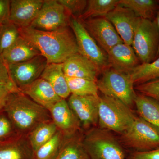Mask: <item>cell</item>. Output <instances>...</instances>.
I'll return each instance as SVG.
<instances>
[{"mask_svg": "<svg viewBox=\"0 0 159 159\" xmlns=\"http://www.w3.org/2000/svg\"><path fill=\"white\" fill-rule=\"evenodd\" d=\"M20 34L47 59L48 63H63L78 53L75 35L70 27L54 31H43L31 27L19 28Z\"/></svg>", "mask_w": 159, "mask_h": 159, "instance_id": "cell-1", "label": "cell"}, {"mask_svg": "<svg viewBox=\"0 0 159 159\" xmlns=\"http://www.w3.org/2000/svg\"><path fill=\"white\" fill-rule=\"evenodd\" d=\"M4 111L16 132L22 134L28 135L40 124L52 120L48 110L20 92L10 94Z\"/></svg>", "mask_w": 159, "mask_h": 159, "instance_id": "cell-2", "label": "cell"}, {"mask_svg": "<svg viewBox=\"0 0 159 159\" xmlns=\"http://www.w3.org/2000/svg\"><path fill=\"white\" fill-rule=\"evenodd\" d=\"M136 117L130 107L119 99L104 95L99 97V128L121 134L129 128Z\"/></svg>", "mask_w": 159, "mask_h": 159, "instance_id": "cell-3", "label": "cell"}, {"mask_svg": "<svg viewBox=\"0 0 159 159\" xmlns=\"http://www.w3.org/2000/svg\"><path fill=\"white\" fill-rule=\"evenodd\" d=\"M82 142L89 159H125L122 144L108 130L93 127L82 137Z\"/></svg>", "mask_w": 159, "mask_h": 159, "instance_id": "cell-4", "label": "cell"}, {"mask_svg": "<svg viewBox=\"0 0 159 159\" xmlns=\"http://www.w3.org/2000/svg\"><path fill=\"white\" fill-rule=\"evenodd\" d=\"M97 80L98 90L104 96L112 97L129 107L134 104L137 93L130 74L109 68Z\"/></svg>", "mask_w": 159, "mask_h": 159, "instance_id": "cell-5", "label": "cell"}, {"mask_svg": "<svg viewBox=\"0 0 159 159\" xmlns=\"http://www.w3.org/2000/svg\"><path fill=\"white\" fill-rule=\"evenodd\" d=\"M131 46L142 63H148L156 59L159 48V29L155 20L139 17Z\"/></svg>", "mask_w": 159, "mask_h": 159, "instance_id": "cell-6", "label": "cell"}, {"mask_svg": "<svg viewBox=\"0 0 159 159\" xmlns=\"http://www.w3.org/2000/svg\"><path fill=\"white\" fill-rule=\"evenodd\" d=\"M121 135L122 143L134 152L150 151L159 148V128L141 117H136L129 128Z\"/></svg>", "mask_w": 159, "mask_h": 159, "instance_id": "cell-7", "label": "cell"}, {"mask_svg": "<svg viewBox=\"0 0 159 159\" xmlns=\"http://www.w3.org/2000/svg\"><path fill=\"white\" fill-rule=\"evenodd\" d=\"M70 27L75 35L78 53L93 63L101 73L110 68L107 54L92 37L81 21L71 17Z\"/></svg>", "mask_w": 159, "mask_h": 159, "instance_id": "cell-8", "label": "cell"}, {"mask_svg": "<svg viewBox=\"0 0 159 159\" xmlns=\"http://www.w3.org/2000/svg\"><path fill=\"white\" fill-rule=\"evenodd\" d=\"M71 16L58 0H44L37 16L30 27L43 31L69 27Z\"/></svg>", "mask_w": 159, "mask_h": 159, "instance_id": "cell-9", "label": "cell"}, {"mask_svg": "<svg viewBox=\"0 0 159 159\" xmlns=\"http://www.w3.org/2000/svg\"><path fill=\"white\" fill-rule=\"evenodd\" d=\"M80 21L92 37L106 53H107L115 46L123 43L112 24L106 17L93 18Z\"/></svg>", "mask_w": 159, "mask_h": 159, "instance_id": "cell-10", "label": "cell"}, {"mask_svg": "<svg viewBox=\"0 0 159 159\" xmlns=\"http://www.w3.org/2000/svg\"><path fill=\"white\" fill-rule=\"evenodd\" d=\"M41 54L22 63L8 65L11 79L20 91L40 77L48 64Z\"/></svg>", "mask_w": 159, "mask_h": 159, "instance_id": "cell-11", "label": "cell"}, {"mask_svg": "<svg viewBox=\"0 0 159 159\" xmlns=\"http://www.w3.org/2000/svg\"><path fill=\"white\" fill-rule=\"evenodd\" d=\"M99 96H80L71 94L67 102L81 126L89 128L98 123Z\"/></svg>", "mask_w": 159, "mask_h": 159, "instance_id": "cell-12", "label": "cell"}, {"mask_svg": "<svg viewBox=\"0 0 159 159\" xmlns=\"http://www.w3.org/2000/svg\"><path fill=\"white\" fill-rule=\"evenodd\" d=\"M51 119L65 137L79 133L81 125L66 99H61L48 110Z\"/></svg>", "mask_w": 159, "mask_h": 159, "instance_id": "cell-13", "label": "cell"}, {"mask_svg": "<svg viewBox=\"0 0 159 159\" xmlns=\"http://www.w3.org/2000/svg\"><path fill=\"white\" fill-rule=\"evenodd\" d=\"M105 17L112 24L123 42L131 46L139 19L133 11L118 4Z\"/></svg>", "mask_w": 159, "mask_h": 159, "instance_id": "cell-14", "label": "cell"}, {"mask_svg": "<svg viewBox=\"0 0 159 159\" xmlns=\"http://www.w3.org/2000/svg\"><path fill=\"white\" fill-rule=\"evenodd\" d=\"M43 2L44 0H11L9 21L19 28L30 27Z\"/></svg>", "mask_w": 159, "mask_h": 159, "instance_id": "cell-15", "label": "cell"}, {"mask_svg": "<svg viewBox=\"0 0 159 159\" xmlns=\"http://www.w3.org/2000/svg\"><path fill=\"white\" fill-rule=\"evenodd\" d=\"M110 67L130 74L142 63L131 46L122 43L115 46L107 53Z\"/></svg>", "mask_w": 159, "mask_h": 159, "instance_id": "cell-16", "label": "cell"}, {"mask_svg": "<svg viewBox=\"0 0 159 159\" xmlns=\"http://www.w3.org/2000/svg\"><path fill=\"white\" fill-rule=\"evenodd\" d=\"M20 92L48 110L62 99L48 81L40 77L21 89Z\"/></svg>", "mask_w": 159, "mask_h": 159, "instance_id": "cell-17", "label": "cell"}, {"mask_svg": "<svg viewBox=\"0 0 159 159\" xmlns=\"http://www.w3.org/2000/svg\"><path fill=\"white\" fill-rule=\"evenodd\" d=\"M66 77L84 78L97 81L101 72L95 64L79 53L69 57L63 63Z\"/></svg>", "mask_w": 159, "mask_h": 159, "instance_id": "cell-18", "label": "cell"}, {"mask_svg": "<svg viewBox=\"0 0 159 159\" xmlns=\"http://www.w3.org/2000/svg\"><path fill=\"white\" fill-rule=\"evenodd\" d=\"M33 153L27 135L17 134L0 143V159H32Z\"/></svg>", "mask_w": 159, "mask_h": 159, "instance_id": "cell-19", "label": "cell"}, {"mask_svg": "<svg viewBox=\"0 0 159 159\" xmlns=\"http://www.w3.org/2000/svg\"><path fill=\"white\" fill-rule=\"evenodd\" d=\"M40 54L27 40L20 35L1 57L8 65L25 62Z\"/></svg>", "mask_w": 159, "mask_h": 159, "instance_id": "cell-20", "label": "cell"}, {"mask_svg": "<svg viewBox=\"0 0 159 159\" xmlns=\"http://www.w3.org/2000/svg\"><path fill=\"white\" fill-rule=\"evenodd\" d=\"M40 78L48 81L62 99H66L71 95L63 63H48Z\"/></svg>", "mask_w": 159, "mask_h": 159, "instance_id": "cell-21", "label": "cell"}, {"mask_svg": "<svg viewBox=\"0 0 159 159\" xmlns=\"http://www.w3.org/2000/svg\"><path fill=\"white\" fill-rule=\"evenodd\" d=\"M134 104L139 116L159 128V102L137 93Z\"/></svg>", "mask_w": 159, "mask_h": 159, "instance_id": "cell-22", "label": "cell"}, {"mask_svg": "<svg viewBox=\"0 0 159 159\" xmlns=\"http://www.w3.org/2000/svg\"><path fill=\"white\" fill-rule=\"evenodd\" d=\"M119 4L133 11L137 17L155 20L159 11V1L119 0Z\"/></svg>", "mask_w": 159, "mask_h": 159, "instance_id": "cell-23", "label": "cell"}, {"mask_svg": "<svg viewBox=\"0 0 159 159\" xmlns=\"http://www.w3.org/2000/svg\"><path fill=\"white\" fill-rule=\"evenodd\" d=\"M82 137L77 134L65 137L54 159H89L83 145Z\"/></svg>", "mask_w": 159, "mask_h": 159, "instance_id": "cell-24", "label": "cell"}, {"mask_svg": "<svg viewBox=\"0 0 159 159\" xmlns=\"http://www.w3.org/2000/svg\"><path fill=\"white\" fill-rule=\"evenodd\" d=\"M58 130L51 120L40 124L30 132L27 136L33 152L53 138Z\"/></svg>", "mask_w": 159, "mask_h": 159, "instance_id": "cell-25", "label": "cell"}, {"mask_svg": "<svg viewBox=\"0 0 159 159\" xmlns=\"http://www.w3.org/2000/svg\"><path fill=\"white\" fill-rule=\"evenodd\" d=\"M119 0H89L85 11L79 20L105 17L119 4Z\"/></svg>", "mask_w": 159, "mask_h": 159, "instance_id": "cell-26", "label": "cell"}, {"mask_svg": "<svg viewBox=\"0 0 159 159\" xmlns=\"http://www.w3.org/2000/svg\"><path fill=\"white\" fill-rule=\"evenodd\" d=\"M130 74L135 85L159 78V57L152 62L140 64Z\"/></svg>", "mask_w": 159, "mask_h": 159, "instance_id": "cell-27", "label": "cell"}, {"mask_svg": "<svg viewBox=\"0 0 159 159\" xmlns=\"http://www.w3.org/2000/svg\"><path fill=\"white\" fill-rule=\"evenodd\" d=\"M66 78L71 94L80 96H99L97 81L84 78L66 77Z\"/></svg>", "mask_w": 159, "mask_h": 159, "instance_id": "cell-28", "label": "cell"}, {"mask_svg": "<svg viewBox=\"0 0 159 159\" xmlns=\"http://www.w3.org/2000/svg\"><path fill=\"white\" fill-rule=\"evenodd\" d=\"M65 137L59 130L53 138L33 153L32 159H54L59 152Z\"/></svg>", "mask_w": 159, "mask_h": 159, "instance_id": "cell-29", "label": "cell"}, {"mask_svg": "<svg viewBox=\"0 0 159 159\" xmlns=\"http://www.w3.org/2000/svg\"><path fill=\"white\" fill-rule=\"evenodd\" d=\"M20 35L19 28L10 21L2 26L0 30V56Z\"/></svg>", "mask_w": 159, "mask_h": 159, "instance_id": "cell-30", "label": "cell"}, {"mask_svg": "<svg viewBox=\"0 0 159 159\" xmlns=\"http://www.w3.org/2000/svg\"><path fill=\"white\" fill-rule=\"evenodd\" d=\"M71 17L79 19L85 11L88 1L86 0H58Z\"/></svg>", "mask_w": 159, "mask_h": 159, "instance_id": "cell-31", "label": "cell"}, {"mask_svg": "<svg viewBox=\"0 0 159 159\" xmlns=\"http://www.w3.org/2000/svg\"><path fill=\"white\" fill-rule=\"evenodd\" d=\"M138 93L150 97L159 102V78L134 86Z\"/></svg>", "mask_w": 159, "mask_h": 159, "instance_id": "cell-32", "label": "cell"}, {"mask_svg": "<svg viewBox=\"0 0 159 159\" xmlns=\"http://www.w3.org/2000/svg\"><path fill=\"white\" fill-rule=\"evenodd\" d=\"M17 134L7 116L0 114V143L11 139Z\"/></svg>", "mask_w": 159, "mask_h": 159, "instance_id": "cell-33", "label": "cell"}, {"mask_svg": "<svg viewBox=\"0 0 159 159\" xmlns=\"http://www.w3.org/2000/svg\"><path fill=\"white\" fill-rule=\"evenodd\" d=\"M0 85L10 87L19 90L11 79L9 67L0 56Z\"/></svg>", "mask_w": 159, "mask_h": 159, "instance_id": "cell-34", "label": "cell"}, {"mask_svg": "<svg viewBox=\"0 0 159 159\" xmlns=\"http://www.w3.org/2000/svg\"><path fill=\"white\" fill-rule=\"evenodd\" d=\"M10 1L0 0V25L9 21Z\"/></svg>", "mask_w": 159, "mask_h": 159, "instance_id": "cell-35", "label": "cell"}, {"mask_svg": "<svg viewBox=\"0 0 159 159\" xmlns=\"http://www.w3.org/2000/svg\"><path fill=\"white\" fill-rule=\"evenodd\" d=\"M20 92L6 85H0V112L4 111L9 95L13 92Z\"/></svg>", "mask_w": 159, "mask_h": 159, "instance_id": "cell-36", "label": "cell"}, {"mask_svg": "<svg viewBox=\"0 0 159 159\" xmlns=\"http://www.w3.org/2000/svg\"><path fill=\"white\" fill-rule=\"evenodd\" d=\"M131 159H159V148L153 150L143 152H134L131 154Z\"/></svg>", "mask_w": 159, "mask_h": 159, "instance_id": "cell-37", "label": "cell"}, {"mask_svg": "<svg viewBox=\"0 0 159 159\" xmlns=\"http://www.w3.org/2000/svg\"><path fill=\"white\" fill-rule=\"evenodd\" d=\"M155 21L156 23L157 26L158 28L159 29V11L157 15V16L155 20ZM159 57V48L157 54V58L158 57Z\"/></svg>", "mask_w": 159, "mask_h": 159, "instance_id": "cell-38", "label": "cell"}, {"mask_svg": "<svg viewBox=\"0 0 159 159\" xmlns=\"http://www.w3.org/2000/svg\"><path fill=\"white\" fill-rule=\"evenodd\" d=\"M2 25H0V30H1V28H2Z\"/></svg>", "mask_w": 159, "mask_h": 159, "instance_id": "cell-39", "label": "cell"}, {"mask_svg": "<svg viewBox=\"0 0 159 159\" xmlns=\"http://www.w3.org/2000/svg\"><path fill=\"white\" fill-rule=\"evenodd\" d=\"M129 159H131L129 158Z\"/></svg>", "mask_w": 159, "mask_h": 159, "instance_id": "cell-40", "label": "cell"}]
</instances>
